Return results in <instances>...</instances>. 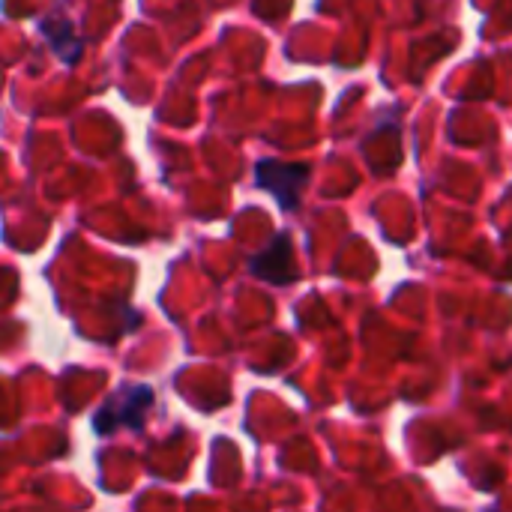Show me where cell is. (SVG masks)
Listing matches in <instances>:
<instances>
[{
  "instance_id": "cell-1",
  "label": "cell",
  "mask_w": 512,
  "mask_h": 512,
  "mask_svg": "<svg viewBox=\"0 0 512 512\" xmlns=\"http://www.w3.org/2000/svg\"><path fill=\"white\" fill-rule=\"evenodd\" d=\"M150 405H153V390L147 384H129L105 399L93 426L99 435H111L117 429H141Z\"/></svg>"
},
{
  "instance_id": "cell-2",
  "label": "cell",
  "mask_w": 512,
  "mask_h": 512,
  "mask_svg": "<svg viewBox=\"0 0 512 512\" xmlns=\"http://www.w3.org/2000/svg\"><path fill=\"white\" fill-rule=\"evenodd\" d=\"M255 180L285 210H297L300 192L309 183V168L306 165H285V162H276V159H264V162L255 165Z\"/></svg>"
},
{
  "instance_id": "cell-3",
  "label": "cell",
  "mask_w": 512,
  "mask_h": 512,
  "mask_svg": "<svg viewBox=\"0 0 512 512\" xmlns=\"http://www.w3.org/2000/svg\"><path fill=\"white\" fill-rule=\"evenodd\" d=\"M249 270L258 279L270 282V285H288V282H294L297 279V270H294L291 237L288 234H276L270 240V246L249 261Z\"/></svg>"
}]
</instances>
